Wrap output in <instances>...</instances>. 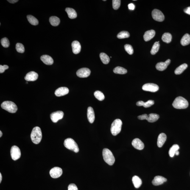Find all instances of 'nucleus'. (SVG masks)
I'll use <instances>...</instances> for the list:
<instances>
[{"mask_svg": "<svg viewBox=\"0 0 190 190\" xmlns=\"http://www.w3.org/2000/svg\"><path fill=\"white\" fill-rule=\"evenodd\" d=\"M174 108L178 109L187 108L189 104L187 100L182 96H179L176 98L172 104Z\"/></svg>", "mask_w": 190, "mask_h": 190, "instance_id": "1", "label": "nucleus"}, {"mask_svg": "<svg viewBox=\"0 0 190 190\" xmlns=\"http://www.w3.org/2000/svg\"><path fill=\"white\" fill-rule=\"evenodd\" d=\"M31 138L34 144H38L41 141L42 138V133L40 127H34L31 133Z\"/></svg>", "mask_w": 190, "mask_h": 190, "instance_id": "2", "label": "nucleus"}, {"mask_svg": "<svg viewBox=\"0 0 190 190\" xmlns=\"http://www.w3.org/2000/svg\"><path fill=\"white\" fill-rule=\"evenodd\" d=\"M104 160L107 164L112 166L115 163V159L112 152L109 149L104 148L102 151Z\"/></svg>", "mask_w": 190, "mask_h": 190, "instance_id": "3", "label": "nucleus"}, {"mask_svg": "<svg viewBox=\"0 0 190 190\" xmlns=\"http://www.w3.org/2000/svg\"><path fill=\"white\" fill-rule=\"evenodd\" d=\"M1 107L3 109L11 113H15L18 110L16 105L11 101H5L1 104Z\"/></svg>", "mask_w": 190, "mask_h": 190, "instance_id": "4", "label": "nucleus"}, {"mask_svg": "<svg viewBox=\"0 0 190 190\" xmlns=\"http://www.w3.org/2000/svg\"><path fill=\"white\" fill-rule=\"evenodd\" d=\"M64 145L65 147L70 150L77 153L79 149L77 143L72 138H68L65 140Z\"/></svg>", "mask_w": 190, "mask_h": 190, "instance_id": "5", "label": "nucleus"}, {"mask_svg": "<svg viewBox=\"0 0 190 190\" xmlns=\"http://www.w3.org/2000/svg\"><path fill=\"white\" fill-rule=\"evenodd\" d=\"M122 125V121L120 119L115 120L112 124L110 131L113 135H116L121 132Z\"/></svg>", "mask_w": 190, "mask_h": 190, "instance_id": "6", "label": "nucleus"}, {"mask_svg": "<svg viewBox=\"0 0 190 190\" xmlns=\"http://www.w3.org/2000/svg\"><path fill=\"white\" fill-rule=\"evenodd\" d=\"M159 117L160 116L158 115L155 113H151L149 115L145 114L138 117V119L141 120L146 119L150 123L155 122L158 120Z\"/></svg>", "mask_w": 190, "mask_h": 190, "instance_id": "7", "label": "nucleus"}, {"mask_svg": "<svg viewBox=\"0 0 190 190\" xmlns=\"http://www.w3.org/2000/svg\"><path fill=\"white\" fill-rule=\"evenodd\" d=\"M11 156L12 160L16 161L21 156V152L18 146H12L11 149Z\"/></svg>", "mask_w": 190, "mask_h": 190, "instance_id": "8", "label": "nucleus"}, {"mask_svg": "<svg viewBox=\"0 0 190 190\" xmlns=\"http://www.w3.org/2000/svg\"><path fill=\"white\" fill-rule=\"evenodd\" d=\"M152 18L155 21L158 22H162L164 20V15L161 11L158 9H154L152 12Z\"/></svg>", "mask_w": 190, "mask_h": 190, "instance_id": "9", "label": "nucleus"}, {"mask_svg": "<svg viewBox=\"0 0 190 190\" xmlns=\"http://www.w3.org/2000/svg\"><path fill=\"white\" fill-rule=\"evenodd\" d=\"M144 91L155 92L158 91L159 87L156 84L153 83H147L144 84L142 86Z\"/></svg>", "mask_w": 190, "mask_h": 190, "instance_id": "10", "label": "nucleus"}, {"mask_svg": "<svg viewBox=\"0 0 190 190\" xmlns=\"http://www.w3.org/2000/svg\"><path fill=\"white\" fill-rule=\"evenodd\" d=\"M62 172H63L61 168L55 167L51 170L50 174L52 178L57 179L62 175Z\"/></svg>", "mask_w": 190, "mask_h": 190, "instance_id": "11", "label": "nucleus"}, {"mask_svg": "<svg viewBox=\"0 0 190 190\" xmlns=\"http://www.w3.org/2000/svg\"><path fill=\"white\" fill-rule=\"evenodd\" d=\"M64 113L62 111H57L51 114L50 117L51 121L54 123H57L59 120L63 118Z\"/></svg>", "mask_w": 190, "mask_h": 190, "instance_id": "12", "label": "nucleus"}, {"mask_svg": "<svg viewBox=\"0 0 190 190\" xmlns=\"http://www.w3.org/2000/svg\"><path fill=\"white\" fill-rule=\"evenodd\" d=\"M91 71L89 69L86 68H81L77 71V77L81 78L88 77L91 74Z\"/></svg>", "mask_w": 190, "mask_h": 190, "instance_id": "13", "label": "nucleus"}, {"mask_svg": "<svg viewBox=\"0 0 190 190\" xmlns=\"http://www.w3.org/2000/svg\"><path fill=\"white\" fill-rule=\"evenodd\" d=\"M132 144L135 149L138 150H142L144 148V143L139 138H136L134 139L132 141Z\"/></svg>", "mask_w": 190, "mask_h": 190, "instance_id": "14", "label": "nucleus"}, {"mask_svg": "<svg viewBox=\"0 0 190 190\" xmlns=\"http://www.w3.org/2000/svg\"><path fill=\"white\" fill-rule=\"evenodd\" d=\"M38 77V75L37 73L32 71L27 73L24 78L28 82H34L37 80Z\"/></svg>", "mask_w": 190, "mask_h": 190, "instance_id": "15", "label": "nucleus"}, {"mask_svg": "<svg viewBox=\"0 0 190 190\" xmlns=\"http://www.w3.org/2000/svg\"><path fill=\"white\" fill-rule=\"evenodd\" d=\"M167 181V179L164 177L160 176H157L154 177L152 181V183L154 186H159L162 184L164 182Z\"/></svg>", "mask_w": 190, "mask_h": 190, "instance_id": "16", "label": "nucleus"}, {"mask_svg": "<svg viewBox=\"0 0 190 190\" xmlns=\"http://www.w3.org/2000/svg\"><path fill=\"white\" fill-rule=\"evenodd\" d=\"M171 61L168 59L165 62H160L157 63L156 66L157 70L159 71H164L167 68L168 66L170 64Z\"/></svg>", "mask_w": 190, "mask_h": 190, "instance_id": "17", "label": "nucleus"}, {"mask_svg": "<svg viewBox=\"0 0 190 190\" xmlns=\"http://www.w3.org/2000/svg\"><path fill=\"white\" fill-rule=\"evenodd\" d=\"M69 92V89L66 87H61L56 90L55 94L57 96H61L68 94Z\"/></svg>", "mask_w": 190, "mask_h": 190, "instance_id": "18", "label": "nucleus"}, {"mask_svg": "<svg viewBox=\"0 0 190 190\" xmlns=\"http://www.w3.org/2000/svg\"><path fill=\"white\" fill-rule=\"evenodd\" d=\"M87 116L89 122L90 123H93L95 120V114L94 110L92 107H89L88 109L87 112Z\"/></svg>", "mask_w": 190, "mask_h": 190, "instance_id": "19", "label": "nucleus"}, {"mask_svg": "<svg viewBox=\"0 0 190 190\" xmlns=\"http://www.w3.org/2000/svg\"><path fill=\"white\" fill-rule=\"evenodd\" d=\"M73 53L77 54L80 52L81 46L80 43L77 40H75L71 43Z\"/></svg>", "mask_w": 190, "mask_h": 190, "instance_id": "20", "label": "nucleus"}, {"mask_svg": "<svg viewBox=\"0 0 190 190\" xmlns=\"http://www.w3.org/2000/svg\"><path fill=\"white\" fill-rule=\"evenodd\" d=\"M166 135L165 133H162L159 135L157 139V145L158 147L161 148L164 145L166 141Z\"/></svg>", "mask_w": 190, "mask_h": 190, "instance_id": "21", "label": "nucleus"}, {"mask_svg": "<svg viewBox=\"0 0 190 190\" xmlns=\"http://www.w3.org/2000/svg\"><path fill=\"white\" fill-rule=\"evenodd\" d=\"M155 35V32L153 30L146 31L144 35V39L145 41H148L152 39Z\"/></svg>", "mask_w": 190, "mask_h": 190, "instance_id": "22", "label": "nucleus"}, {"mask_svg": "<svg viewBox=\"0 0 190 190\" xmlns=\"http://www.w3.org/2000/svg\"><path fill=\"white\" fill-rule=\"evenodd\" d=\"M40 60L46 65H52L54 63L53 59L50 56L48 55H43L41 56Z\"/></svg>", "mask_w": 190, "mask_h": 190, "instance_id": "23", "label": "nucleus"}, {"mask_svg": "<svg viewBox=\"0 0 190 190\" xmlns=\"http://www.w3.org/2000/svg\"><path fill=\"white\" fill-rule=\"evenodd\" d=\"M154 104V101L153 100H148L146 102H144L142 101H139L136 103V105L138 106H143L145 108L150 107Z\"/></svg>", "mask_w": 190, "mask_h": 190, "instance_id": "24", "label": "nucleus"}, {"mask_svg": "<svg viewBox=\"0 0 190 190\" xmlns=\"http://www.w3.org/2000/svg\"><path fill=\"white\" fill-rule=\"evenodd\" d=\"M67 13L68 15V16L70 19H74L77 18V12L74 9L71 8H66L65 10Z\"/></svg>", "mask_w": 190, "mask_h": 190, "instance_id": "25", "label": "nucleus"}, {"mask_svg": "<svg viewBox=\"0 0 190 190\" xmlns=\"http://www.w3.org/2000/svg\"><path fill=\"white\" fill-rule=\"evenodd\" d=\"M132 181L134 186L136 188H139L142 184V181L141 179L138 176H133L132 177Z\"/></svg>", "mask_w": 190, "mask_h": 190, "instance_id": "26", "label": "nucleus"}, {"mask_svg": "<svg viewBox=\"0 0 190 190\" xmlns=\"http://www.w3.org/2000/svg\"><path fill=\"white\" fill-rule=\"evenodd\" d=\"M181 43L183 46H186L190 43V35L189 34H185L181 40Z\"/></svg>", "mask_w": 190, "mask_h": 190, "instance_id": "27", "label": "nucleus"}, {"mask_svg": "<svg viewBox=\"0 0 190 190\" xmlns=\"http://www.w3.org/2000/svg\"><path fill=\"white\" fill-rule=\"evenodd\" d=\"M187 67L188 65L186 63H184L180 65L178 67L176 68L175 71V74L176 75L181 74L185 70L187 69Z\"/></svg>", "mask_w": 190, "mask_h": 190, "instance_id": "28", "label": "nucleus"}, {"mask_svg": "<svg viewBox=\"0 0 190 190\" xmlns=\"http://www.w3.org/2000/svg\"><path fill=\"white\" fill-rule=\"evenodd\" d=\"M180 149L179 146L177 144H174L170 149L169 151V156L171 157H173L175 155V152Z\"/></svg>", "mask_w": 190, "mask_h": 190, "instance_id": "29", "label": "nucleus"}, {"mask_svg": "<svg viewBox=\"0 0 190 190\" xmlns=\"http://www.w3.org/2000/svg\"><path fill=\"white\" fill-rule=\"evenodd\" d=\"M162 39L164 42L169 43L172 40V36L170 33L166 32L163 34Z\"/></svg>", "mask_w": 190, "mask_h": 190, "instance_id": "30", "label": "nucleus"}, {"mask_svg": "<svg viewBox=\"0 0 190 190\" xmlns=\"http://www.w3.org/2000/svg\"><path fill=\"white\" fill-rule=\"evenodd\" d=\"M49 22L53 26H57L60 24V19L57 17L51 16L49 18Z\"/></svg>", "mask_w": 190, "mask_h": 190, "instance_id": "31", "label": "nucleus"}, {"mask_svg": "<svg viewBox=\"0 0 190 190\" xmlns=\"http://www.w3.org/2000/svg\"><path fill=\"white\" fill-rule=\"evenodd\" d=\"M100 57L102 63L104 64H107L110 62V57L105 53H101L100 54Z\"/></svg>", "mask_w": 190, "mask_h": 190, "instance_id": "32", "label": "nucleus"}, {"mask_svg": "<svg viewBox=\"0 0 190 190\" xmlns=\"http://www.w3.org/2000/svg\"><path fill=\"white\" fill-rule=\"evenodd\" d=\"M113 72L116 74H124L127 73V71L125 68L118 66L114 69Z\"/></svg>", "mask_w": 190, "mask_h": 190, "instance_id": "33", "label": "nucleus"}, {"mask_svg": "<svg viewBox=\"0 0 190 190\" xmlns=\"http://www.w3.org/2000/svg\"><path fill=\"white\" fill-rule=\"evenodd\" d=\"M27 18L29 22L32 25L36 26L38 24V20L33 15H28Z\"/></svg>", "mask_w": 190, "mask_h": 190, "instance_id": "34", "label": "nucleus"}, {"mask_svg": "<svg viewBox=\"0 0 190 190\" xmlns=\"http://www.w3.org/2000/svg\"><path fill=\"white\" fill-rule=\"evenodd\" d=\"M160 47L159 42H156L154 43L151 51V53L152 55H155L158 52Z\"/></svg>", "mask_w": 190, "mask_h": 190, "instance_id": "35", "label": "nucleus"}, {"mask_svg": "<svg viewBox=\"0 0 190 190\" xmlns=\"http://www.w3.org/2000/svg\"><path fill=\"white\" fill-rule=\"evenodd\" d=\"M94 96L96 99L99 101L103 100L105 99V96L102 92L99 91L94 92Z\"/></svg>", "mask_w": 190, "mask_h": 190, "instance_id": "36", "label": "nucleus"}, {"mask_svg": "<svg viewBox=\"0 0 190 190\" xmlns=\"http://www.w3.org/2000/svg\"><path fill=\"white\" fill-rule=\"evenodd\" d=\"M130 34L127 31H122L120 32L117 35V38L119 39H123L129 38L130 37Z\"/></svg>", "mask_w": 190, "mask_h": 190, "instance_id": "37", "label": "nucleus"}, {"mask_svg": "<svg viewBox=\"0 0 190 190\" xmlns=\"http://www.w3.org/2000/svg\"><path fill=\"white\" fill-rule=\"evenodd\" d=\"M16 51L18 52L23 53L25 51V48L24 46L21 43H17L15 46Z\"/></svg>", "mask_w": 190, "mask_h": 190, "instance_id": "38", "label": "nucleus"}, {"mask_svg": "<svg viewBox=\"0 0 190 190\" xmlns=\"http://www.w3.org/2000/svg\"><path fill=\"white\" fill-rule=\"evenodd\" d=\"M1 43L2 46L4 48L8 47L10 46V42L8 38L4 37L1 40Z\"/></svg>", "mask_w": 190, "mask_h": 190, "instance_id": "39", "label": "nucleus"}, {"mask_svg": "<svg viewBox=\"0 0 190 190\" xmlns=\"http://www.w3.org/2000/svg\"><path fill=\"white\" fill-rule=\"evenodd\" d=\"M121 1L120 0H113V6L114 9L117 10L121 6Z\"/></svg>", "mask_w": 190, "mask_h": 190, "instance_id": "40", "label": "nucleus"}, {"mask_svg": "<svg viewBox=\"0 0 190 190\" xmlns=\"http://www.w3.org/2000/svg\"><path fill=\"white\" fill-rule=\"evenodd\" d=\"M125 49L127 52L130 55H132L133 53V49L131 45L127 44L125 45Z\"/></svg>", "mask_w": 190, "mask_h": 190, "instance_id": "41", "label": "nucleus"}, {"mask_svg": "<svg viewBox=\"0 0 190 190\" xmlns=\"http://www.w3.org/2000/svg\"><path fill=\"white\" fill-rule=\"evenodd\" d=\"M68 190H78L77 187L74 183H71L68 186Z\"/></svg>", "mask_w": 190, "mask_h": 190, "instance_id": "42", "label": "nucleus"}, {"mask_svg": "<svg viewBox=\"0 0 190 190\" xmlns=\"http://www.w3.org/2000/svg\"><path fill=\"white\" fill-rule=\"evenodd\" d=\"M9 68V66L7 65H4V66L0 65V73H4L6 69Z\"/></svg>", "mask_w": 190, "mask_h": 190, "instance_id": "43", "label": "nucleus"}, {"mask_svg": "<svg viewBox=\"0 0 190 190\" xmlns=\"http://www.w3.org/2000/svg\"><path fill=\"white\" fill-rule=\"evenodd\" d=\"M128 6L129 10H133L135 9V5L133 3L129 4Z\"/></svg>", "mask_w": 190, "mask_h": 190, "instance_id": "44", "label": "nucleus"}, {"mask_svg": "<svg viewBox=\"0 0 190 190\" xmlns=\"http://www.w3.org/2000/svg\"><path fill=\"white\" fill-rule=\"evenodd\" d=\"M184 11L185 13L190 15V7H187L184 10Z\"/></svg>", "mask_w": 190, "mask_h": 190, "instance_id": "45", "label": "nucleus"}, {"mask_svg": "<svg viewBox=\"0 0 190 190\" xmlns=\"http://www.w3.org/2000/svg\"><path fill=\"white\" fill-rule=\"evenodd\" d=\"M7 1L11 3L14 4L18 1V0H7Z\"/></svg>", "mask_w": 190, "mask_h": 190, "instance_id": "46", "label": "nucleus"}, {"mask_svg": "<svg viewBox=\"0 0 190 190\" xmlns=\"http://www.w3.org/2000/svg\"><path fill=\"white\" fill-rule=\"evenodd\" d=\"M2 175H1V173H0V183H1V181H2Z\"/></svg>", "mask_w": 190, "mask_h": 190, "instance_id": "47", "label": "nucleus"}, {"mask_svg": "<svg viewBox=\"0 0 190 190\" xmlns=\"http://www.w3.org/2000/svg\"><path fill=\"white\" fill-rule=\"evenodd\" d=\"M179 152L178 150L177 151V152H175V155H176L178 156L179 155Z\"/></svg>", "mask_w": 190, "mask_h": 190, "instance_id": "48", "label": "nucleus"}, {"mask_svg": "<svg viewBox=\"0 0 190 190\" xmlns=\"http://www.w3.org/2000/svg\"><path fill=\"white\" fill-rule=\"evenodd\" d=\"M2 135H3L2 132L1 131H0V137H1V136H2Z\"/></svg>", "mask_w": 190, "mask_h": 190, "instance_id": "49", "label": "nucleus"}]
</instances>
